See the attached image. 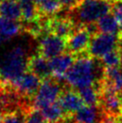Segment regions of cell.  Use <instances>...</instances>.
Returning <instances> with one entry per match:
<instances>
[{"label":"cell","mask_w":122,"mask_h":123,"mask_svg":"<svg viewBox=\"0 0 122 123\" xmlns=\"http://www.w3.org/2000/svg\"><path fill=\"white\" fill-rule=\"evenodd\" d=\"M102 66L107 68H115L119 67L120 63V55H119V49L118 48L113 49L111 51L108 52L102 58H100Z\"/></svg>","instance_id":"21"},{"label":"cell","mask_w":122,"mask_h":123,"mask_svg":"<svg viewBox=\"0 0 122 123\" xmlns=\"http://www.w3.org/2000/svg\"><path fill=\"white\" fill-rule=\"evenodd\" d=\"M27 49L16 44L0 58V80L2 83H13L28 71L29 60Z\"/></svg>","instance_id":"2"},{"label":"cell","mask_w":122,"mask_h":123,"mask_svg":"<svg viewBox=\"0 0 122 123\" xmlns=\"http://www.w3.org/2000/svg\"><path fill=\"white\" fill-rule=\"evenodd\" d=\"M119 32H122V31H119Z\"/></svg>","instance_id":"34"},{"label":"cell","mask_w":122,"mask_h":123,"mask_svg":"<svg viewBox=\"0 0 122 123\" xmlns=\"http://www.w3.org/2000/svg\"><path fill=\"white\" fill-rule=\"evenodd\" d=\"M60 3L62 9H65L67 11H70L74 9L82 0H58Z\"/></svg>","instance_id":"25"},{"label":"cell","mask_w":122,"mask_h":123,"mask_svg":"<svg viewBox=\"0 0 122 123\" xmlns=\"http://www.w3.org/2000/svg\"><path fill=\"white\" fill-rule=\"evenodd\" d=\"M98 31L101 33L118 35L120 31V27L117 19L112 14H107L100 18L96 23Z\"/></svg>","instance_id":"15"},{"label":"cell","mask_w":122,"mask_h":123,"mask_svg":"<svg viewBox=\"0 0 122 123\" xmlns=\"http://www.w3.org/2000/svg\"><path fill=\"white\" fill-rule=\"evenodd\" d=\"M25 123H48L44 117L42 116L41 111L38 109H30L26 114Z\"/></svg>","instance_id":"23"},{"label":"cell","mask_w":122,"mask_h":123,"mask_svg":"<svg viewBox=\"0 0 122 123\" xmlns=\"http://www.w3.org/2000/svg\"><path fill=\"white\" fill-rule=\"evenodd\" d=\"M22 19L24 22H31L40 18L37 4L34 1H20Z\"/></svg>","instance_id":"20"},{"label":"cell","mask_w":122,"mask_h":123,"mask_svg":"<svg viewBox=\"0 0 122 123\" xmlns=\"http://www.w3.org/2000/svg\"><path fill=\"white\" fill-rule=\"evenodd\" d=\"M77 26L68 17L53 16L46 19V30L48 33H53L67 40L75 31Z\"/></svg>","instance_id":"9"},{"label":"cell","mask_w":122,"mask_h":123,"mask_svg":"<svg viewBox=\"0 0 122 123\" xmlns=\"http://www.w3.org/2000/svg\"><path fill=\"white\" fill-rule=\"evenodd\" d=\"M40 111H41L42 116L44 117V119L48 123L58 122L59 120L65 119L66 117H67L58 101L50 105L46 106Z\"/></svg>","instance_id":"17"},{"label":"cell","mask_w":122,"mask_h":123,"mask_svg":"<svg viewBox=\"0 0 122 123\" xmlns=\"http://www.w3.org/2000/svg\"><path fill=\"white\" fill-rule=\"evenodd\" d=\"M119 49V55H120V63L122 64V49Z\"/></svg>","instance_id":"28"},{"label":"cell","mask_w":122,"mask_h":123,"mask_svg":"<svg viewBox=\"0 0 122 123\" xmlns=\"http://www.w3.org/2000/svg\"><path fill=\"white\" fill-rule=\"evenodd\" d=\"M92 35L85 26H77L75 31L66 40L67 50L75 57L88 52Z\"/></svg>","instance_id":"7"},{"label":"cell","mask_w":122,"mask_h":123,"mask_svg":"<svg viewBox=\"0 0 122 123\" xmlns=\"http://www.w3.org/2000/svg\"><path fill=\"white\" fill-rule=\"evenodd\" d=\"M45 1H47V0H34V2L37 4V5H40V4L45 2Z\"/></svg>","instance_id":"27"},{"label":"cell","mask_w":122,"mask_h":123,"mask_svg":"<svg viewBox=\"0 0 122 123\" xmlns=\"http://www.w3.org/2000/svg\"><path fill=\"white\" fill-rule=\"evenodd\" d=\"M110 0H82L78 6L68 11V18L75 26H85L94 24L111 11Z\"/></svg>","instance_id":"3"},{"label":"cell","mask_w":122,"mask_h":123,"mask_svg":"<svg viewBox=\"0 0 122 123\" xmlns=\"http://www.w3.org/2000/svg\"><path fill=\"white\" fill-rule=\"evenodd\" d=\"M119 94H120V96H121V98H122V91L121 92H119Z\"/></svg>","instance_id":"30"},{"label":"cell","mask_w":122,"mask_h":123,"mask_svg":"<svg viewBox=\"0 0 122 123\" xmlns=\"http://www.w3.org/2000/svg\"><path fill=\"white\" fill-rule=\"evenodd\" d=\"M75 60V57L69 52H65L63 54L51 58L50 62L52 76L58 81H65V76L69 68L72 67Z\"/></svg>","instance_id":"11"},{"label":"cell","mask_w":122,"mask_h":123,"mask_svg":"<svg viewBox=\"0 0 122 123\" xmlns=\"http://www.w3.org/2000/svg\"><path fill=\"white\" fill-rule=\"evenodd\" d=\"M118 35L101 33L92 36L88 54L93 58H102L108 52L118 48Z\"/></svg>","instance_id":"5"},{"label":"cell","mask_w":122,"mask_h":123,"mask_svg":"<svg viewBox=\"0 0 122 123\" xmlns=\"http://www.w3.org/2000/svg\"><path fill=\"white\" fill-rule=\"evenodd\" d=\"M21 1H34V0H21Z\"/></svg>","instance_id":"29"},{"label":"cell","mask_w":122,"mask_h":123,"mask_svg":"<svg viewBox=\"0 0 122 123\" xmlns=\"http://www.w3.org/2000/svg\"><path fill=\"white\" fill-rule=\"evenodd\" d=\"M64 90L59 81L53 76L42 80L41 86L32 98V107L41 110L48 105L56 103Z\"/></svg>","instance_id":"4"},{"label":"cell","mask_w":122,"mask_h":123,"mask_svg":"<svg viewBox=\"0 0 122 123\" xmlns=\"http://www.w3.org/2000/svg\"><path fill=\"white\" fill-rule=\"evenodd\" d=\"M119 1H121V2H122V0H119Z\"/></svg>","instance_id":"33"},{"label":"cell","mask_w":122,"mask_h":123,"mask_svg":"<svg viewBox=\"0 0 122 123\" xmlns=\"http://www.w3.org/2000/svg\"><path fill=\"white\" fill-rule=\"evenodd\" d=\"M77 92L81 96L84 103L89 106H99L100 103V93L98 89L94 86H86L77 90Z\"/></svg>","instance_id":"18"},{"label":"cell","mask_w":122,"mask_h":123,"mask_svg":"<svg viewBox=\"0 0 122 123\" xmlns=\"http://www.w3.org/2000/svg\"><path fill=\"white\" fill-rule=\"evenodd\" d=\"M0 16L11 20L20 21L22 19L20 3L16 0H4L0 5Z\"/></svg>","instance_id":"16"},{"label":"cell","mask_w":122,"mask_h":123,"mask_svg":"<svg viewBox=\"0 0 122 123\" xmlns=\"http://www.w3.org/2000/svg\"><path fill=\"white\" fill-rule=\"evenodd\" d=\"M0 84H1V80H0Z\"/></svg>","instance_id":"32"},{"label":"cell","mask_w":122,"mask_h":123,"mask_svg":"<svg viewBox=\"0 0 122 123\" xmlns=\"http://www.w3.org/2000/svg\"><path fill=\"white\" fill-rule=\"evenodd\" d=\"M37 6L40 17L50 18V16L57 15L62 10V6L58 0H47Z\"/></svg>","instance_id":"19"},{"label":"cell","mask_w":122,"mask_h":123,"mask_svg":"<svg viewBox=\"0 0 122 123\" xmlns=\"http://www.w3.org/2000/svg\"><path fill=\"white\" fill-rule=\"evenodd\" d=\"M103 112L99 106H83L73 115L75 123H100Z\"/></svg>","instance_id":"13"},{"label":"cell","mask_w":122,"mask_h":123,"mask_svg":"<svg viewBox=\"0 0 122 123\" xmlns=\"http://www.w3.org/2000/svg\"><path fill=\"white\" fill-rule=\"evenodd\" d=\"M28 71L36 75L41 80H45L52 76L49 59L44 58L41 54L32 55L28 60Z\"/></svg>","instance_id":"12"},{"label":"cell","mask_w":122,"mask_h":123,"mask_svg":"<svg viewBox=\"0 0 122 123\" xmlns=\"http://www.w3.org/2000/svg\"><path fill=\"white\" fill-rule=\"evenodd\" d=\"M111 12L112 14L115 16L117 19L118 23L119 24L120 27V31H122V2L119 0H115L112 3V7H111Z\"/></svg>","instance_id":"24"},{"label":"cell","mask_w":122,"mask_h":123,"mask_svg":"<svg viewBox=\"0 0 122 123\" xmlns=\"http://www.w3.org/2000/svg\"><path fill=\"white\" fill-rule=\"evenodd\" d=\"M58 102L67 116H73L85 103L77 91L72 88H64Z\"/></svg>","instance_id":"10"},{"label":"cell","mask_w":122,"mask_h":123,"mask_svg":"<svg viewBox=\"0 0 122 123\" xmlns=\"http://www.w3.org/2000/svg\"><path fill=\"white\" fill-rule=\"evenodd\" d=\"M26 112L23 110L15 111L13 112H7L4 114L3 123H25Z\"/></svg>","instance_id":"22"},{"label":"cell","mask_w":122,"mask_h":123,"mask_svg":"<svg viewBox=\"0 0 122 123\" xmlns=\"http://www.w3.org/2000/svg\"><path fill=\"white\" fill-rule=\"evenodd\" d=\"M104 68L101 60L92 58L88 52L79 55L65 76V82L75 90L96 86L102 80Z\"/></svg>","instance_id":"1"},{"label":"cell","mask_w":122,"mask_h":123,"mask_svg":"<svg viewBox=\"0 0 122 123\" xmlns=\"http://www.w3.org/2000/svg\"><path fill=\"white\" fill-rule=\"evenodd\" d=\"M4 113H5V111H4V109H3V107H2V105L0 104V123L2 122V120H3Z\"/></svg>","instance_id":"26"},{"label":"cell","mask_w":122,"mask_h":123,"mask_svg":"<svg viewBox=\"0 0 122 123\" xmlns=\"http://www.w3.org/2000/svg\"><path fill=\"white\" fill-rule=\"evenodd\" d=\"M39 54L48 59L65 53L67 49V41L53 33H45L39 42Z\"/></svg>","instance_id":"6"},{"label":"cell","mask_w":122,"mask_h":123,"mask_svg":"<svg viewBox=\"0 0 122 123\" xmlns=\"http://www.w3.org/2000/svg\"><path fill=\"white\" fill-rule=\"evenodd\" d=\"M41 82L42 80L36 75L26 71L19 78L11 83V85L23 97L32 99L40 88Z\"/></svg>","instance_id":"8"},{"label":"cell","mask_w":122,"mask_h":123,"mask_svg":"<svg viewBox=\"0 0 122 123\" xmlns=\"http://www.w3.org/2000/svg\"><path fill=\"white\" fill-rule=\"evenodd\" d=\"M23 30V24L19 23V21L0 16V36L6 41L18 35Z\"/></svg>","instance_id":"14"},{"label":"cell","mask_w":122,"mask_h":123,"mask_svg":"<svg viewBox=\"0 0 122 123\" xmlns=\"http://www.w3.org/2000/svg\"><path fill=\"white\" fill-rule=\"evenodd\" d=\"M3 1H4V0H0V5H1V3H2Z\"/></svg>","instance_id":"31"}]
</instances>
